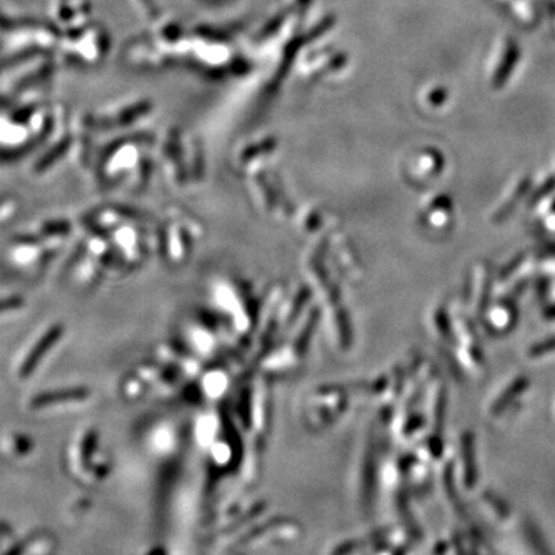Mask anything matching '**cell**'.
Masks as SVG:
<instances>
[{
	"instance_id": "8992f818",
	"label": "cell",
	"mask_w": 555,
	"mask_h": 555,
	"mask_svg": "<svg viewBox=\"0 0 555 555\" xmlns=\"http://www.w3.org/2000/svg\"><path fill=\"white\" fill-rule=\"evenodd\" d=\"M26 301L22 295H3L0 296V321L11 320L22 313Z\"/></svg>"
},
{
	"instance_id": "3957f363",
	"label": "cell",
	"mask_w": 555,
	"mask_h": 555,
	"mask_svg": "<svg viewBox=\"0 0 555 555\" xmlns=\"http://www.w3.org/2000/svg\"><path fill=\"white\" fill-rule=\"evenodd\" d=\"M35 452V441L23 431H6L0 434V457L16 465H23Z\"/></svg>"
},
{
	"instance_id": "6da1fadb",
	"label": "cell",
	"mask_w": 555,
	"mask_h": 555,
	"mask_svg": "<svg viewBox=\"0 0 555 555\" xmlns=\"http://www.w3.org/2000/svg\"><path fill=\"white\" fill-rule=\"evenodd\" d=\"M62 335V327L57 324L46 326L41 332L36 333L26 342V346L19 350L11 364V375L16 381H26L35 375L36 369L43 361L45 355L50 352L52 346Z\"/></svg>"
},
{
	"instance_id": "277c9868",
	"label": "cell",
	"mask_w": 555,
	"mask_h": 555,
	"mask_svg": "<svg viewBox=\"0 0 555 555\" xmlns=\"http://www.w3.org/2000/svg\"><path fill=\"white\" fill-rule=\"evenodd\" d=\"M81 398H84V392L76 391V389L75 391L72 389H68V391H45L32 395L25 402V407L31 413H42L61 405H67V402L77 401Z\"/></svg>"
},
{
	"instance_id": "7a4b0ae2",
	"label": "cell",
	"mask_w": 555,
	"mask_h": 555,
	"mask_svg": "<svg viewBox=\"0 0 555 555\" xmlns=\"http://www.w3.org/2000/svg\"><path fill=\"white\" fill-rule=\"evenodd\" d=\"M43 256L45 246L36 235H16L6 246V260L21 272L37 269Z\"/></svg>"
},
{
	"instance_id": "30bf717a",
	"label": "cell",
	"mask_w": 555,
	"mask_h": 555,
	"mask_svg": "<svg viewBox=\"0 0 555 555\" xmlns=\"http://www.w3.org/2000/svg\"><path fill=\"white\" fill-rule=\"evenodd\" d=\"M427 101L434 107H438V105L445 104L446 102V90H434L429 92L427 96Z\"/></svg>"
},
{
	"instance_id": "9c48e42d",
	"label": "cell",
	"mask_w": 555,
	"mask_h": 555,
	"mask_svg": "<svg viewBox=\"0 0 555 555\" xmlns=\"http://www.w3.org/2000/svg\"><path fill=\"white\" fill-rule=\"evenodd\" d=\"M16 202L12 199L0 201V228H3L12 220V216L16 215Z\"/></svg>"
},
{
	"instance_id": "ba28073f",
	"label": "cell",
	"mask_w": 555,
	"mask_h": 555,
	"mask_svg": "<svg viewBox=\"0 0 555 555\" xmlns=\"http://www.w3.org/2000/svg\"><path fill=\"white\" fill-rule=\"evenodd\" d=\"M511 6L514 14L518 17V21H521L523 23L538 22V10L531 0H511Z\"/></svg>"
},
{
	"instance_id": "52a82bcc",
	"label": "cell",
	"mask_w": 555,
	"mask_h": 555,
	"mask_svg": "<svg viewBox=\"0 0 555 555\" xmlns=\"http://www.w3.org/2000/svg\"><path fill=\"white\" fill-rule=\"evenodd\" d=\"M19 546L21 545L17 543V537L11 525L0 518V555H14Z\"/></svg>"
},
{
	"instance_id": "5b68a950",
	"label": "cell",
	"mask_w": 555,
	"mask_h": 555,
	"mask_svg": "<svg viewBox=\"0 0 555 555\" xmlns=\"http://www.w3.org/2000/svg\"><path fill=\"white\" fill-rule=\"evenodd\" d=\"M518 59H520V46L515 43L512 39H507L503 45V48H501L498 64L495 65V68L492 70L491 75L492 88L500 90L509 81V77H511Z\"/></svg>"
}]
</instances>
